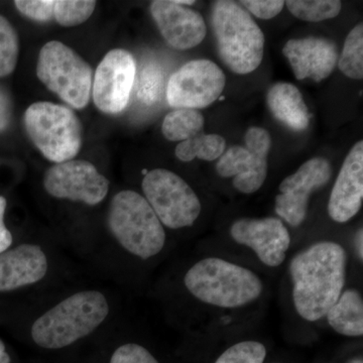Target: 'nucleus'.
<instances>
[{
  "instance_id": "18",
  "label": "nucleus",
  "mask_w": 363,
  "mask_h": 363,
  "mask_svg": "<svg viewBox=\"0 0 363 363\" xmlns=\"http://www.w3.org/2000/svg\"><path fill=\"white\" fill-rule=\"evenodd\" d=\"M47 255L35 245H21L0 253V292L33 285L48 272Z\"/></svg>"
},
{
  "instance_id": "30",
  "label": "nucleus",
  "mask_w": 363,
  "mask_h": 363,
  "mask_svg": "<svg viewBox=\"0 0 363 363\" xmlns=\"http://www.w3.org/2000/svg\"><path fill=\"white\" fill-rule=\"evenodd\" d=\"M111 363H160L147 348L136 343L123 344L112 354Z\"/></svg>"
},
{
  "instance_id": "4",
  "label": "nucleus",
  "mask_w": 363,
  "mask_h": 363,
  "mask_svg": "<svg viewBox=\"0 0 363 363\" xmlns=\"http://www.w3.org/2000/svg\"><path fill=\"white\" fill-rule=\"evenodd\" d=\"M211 23L219 56L233 73L245 75L257 70L264 51V35L252 16L240 4L215 1Z\"/></svg>"
},
{
  "instance_id": "14",
  "label": "nucleus",
  "mask_w": 363,
  "mask_h": 363,
  "mask_svg": "<svg viewBox=\"0 0 363 363\" xmlns=\"http://www.w3.org/2000/svg\"><path fill=\"white\" fill-rule=\"evenodd\" d=\"M230 235L238 245H245L267 267H277L285 262L291 245V235L281 219L241 218L230 227Z\"/></svg>"
},
{
  "instance_id": "37",
  "label": "nucleus",
  "mask_w": 363,
  "mask_h": 363,
  "mask_svg": "<svg viewBox=\"0 0 363 363\" xmlns=\"http://www.w3.org/2000/svg\"><path fill=\"white\" fill-rule=\"evenodd\" d=\"M350 363H362V358H358V359L352 360V362H350Z\"/></svg>"
},
{
  "instance_id": "11",
  "label": "nucleus",
  "mask_w": 363,
  "mask_h": 363,
  "mask_svg": "<svg viewBox=\"0 0 363 363\" xmlns=\"http://www.w3.org/2000/svg\"><path fill=\"white\" fill-rule=\"evenodd\" d=\"M44 187L52 197L93 206L108 194L109 181L91 162L71 160L45 172Z\"/></svg>"
},
{
  "instance_id": "9",
  "label": "nucleus",
  "mask_w": 363,
  "mask_h": 363,
  "mask_svg": "<svg viewBox=\"0 0 363 363\" xmlns=\"http://www.w3.org/2000/svg\"><path fill=\"white\" fill-rule=\"evenodd\" d=\"M272 138L264 128H248L245 147L234 145L222 155L216 171L222 178L233 177V186L238 192L252 194L264 185L267 177V156Z\"/></svg>"
},
{
  "instance_id": "34",
  "label": "nucleus",
  "mask_w": 363,
  "mask_h": 363,
  "mask_svg": "<svg viewBox=\"0 0 363 363\" xmlns=\"http://www.w3.org/2000/svg\"><path fill=\"white\" fill-rule=\"evenodd\" d=\"M355 248L358 257L360 260H363V231L362 228L358 229L357 234H355Z\"/></svg>"
},
{
  "instance_id": "29",
  "label": "nucleus",
  "mask_w": 363,
  "mask_h": 363,
  "mask_svg": "<svg viewBox=\"0 0 363 363\" xmlns=\"http://www.w3.org/2000/svg\"><path fill=\"white\" fill-rule=\"evenodd\" d=\"M55 0H16L14 1L18 11L23 16L39 23L52 20Z\"/></svg>"
},
{
  "instance_id": "38",
  "label": "nucleus",
  "mask_w": 363,
  "mask_h": 363,
  "mask_svg": "<svg viewBox=\"0 0 363 363\" xmlns=\"http://www.w3.org/2000/svg\"><path fill=\"white\" fill-rule=\"evenodd\" d=\"M279 363V362H278Z\"/></svg>"
},
{
  "instance_id": "31",
  "label": "nucleus",
  "mask_w": 363,
  "mask_h": 363,
  "mask_svg": "<svg viewBox=\"0 0 363 363\" xmlns=\"http://www.w3.org/2000/svg\"><path fill=\"white\" fill-rule=\"evenodd\" d=\"M240 4L253 16L262 20L276 18L285 6V1L281 0H242Z\"/></svg>"
},
{
  "instance_id": "33",
  "label": "nucleus",
  "mask_w": 363,
  "mask_h": 363,
  "mask_svg": "<svg viewBox=\"0 0 363 363\" xmlns=\"http://www.w3.org/2000/svg\"><path fill=\"white\" fill-rule=\"evenodd\" d=\"M11 100L6 91L0 88V131L6 130L11 123Z\"/></svg>"
},
{
  "instance_id": "10",
  "label": "nucleus",
  "mask_w": 363,
  "mask_h": 363,
  "mask_svg": "<svg viewBox=\"0 0 363 363\" xmlns=\"http://www.w3.org/2000/svg\"><path fill=\"white\" fill-rule=\"evenodd\" d=\"M225 75L210 60H193L169 79L167 100L174 108L200 109L214 104L225 87Z\"/></svg>"
},
{
  "instance_id": "7",
  "label": "nucleus",
  "mask_w": 363,
  "mask_h": 363,
  "mask_svg": "<svg viewBox=\"0 0 363 363\" xmlns=\"http://www.w3.org/2000/svg\"><path fill=\"white\" fill-rule=\"evenodd\" d=\"M37 76L50 91L72 108L89 104L93 71L89 64L63 43L52 40L40 50Z\"/></svg>"
},
{
  "instance_id": "16",
  "label": "nucleus",
  "mask_w": 363,
  "mask_h": 363,
  "mask_svg": "<svg viewBox=\"0 0 363 363\" xmlns=\"http://www.w3.org/2000/svg\"><path fill=\"white\" fill-rule=\"evenodd\" d=\"M298 80L321 82L328 78L338 61L337 45L326 38L307 37L288 40L283 49Z\"/></svg>"
},
{
  "instance_id": "2",
  "label": "nucleus",
  "mask_w": 363,
  "mask_h": 363,
  "mask_svg": "<svg viewBox=\"0 0 363 363\" xmlns=\"http://www.w3.org/2000/svg\"><path fill=\"white\" fill-rule=\"evenodd\" d=\"M184 284L198 301L221 309L245 307L264 292V283L252 269L219 257L196 262L186 272Z\"/></svg>"
},
{
  "instance_id": "8",
  "label": "nucleus",
  "mask_w": 363,
  "mask_h": 363,
  "mask_svg": "<svg viewBox=\"0 0 363 363\" xmlns=\"http://www.w3.org/2000/svg\"><path fill=\"white\" fill-rule=\"evenodd\" d=\"M142 187L145 200L168 228L192 226L201 213V202L194 190L173 172L164 169L147 172Z\"/></svg>"
},
{
  "instance_id": "15",
  "label": "nucleus",
  "mask_w": 363,
  "mask_h": 363,
  "mask_svg": "<svg viewBox=\"0 0 363 363\" xmlns=\"http://www.w3.org/2000/svg\"><path fill=\"white\" fill-rule=\"evenodd\" d=\"M150 13L164 40L179 51L195 48L206 37V25L201 14L180 6L175 0L152 1Z\"/></svg>"
},
{
  "instance_id": "25",
  "label": "nucleus",
  "mask_w": 363,
  "mask_h": 363,
  "mask_svg": "<svg viewBox=\"0 0 363 363\" xmlns=\"http://www.w3.org/2000/svg\"><path fill=\"white\" fill-rule=\"evenodd\" d=\"M96 1L91 0H55L52 20L62 26H76L92 16Z\"/></svg>"
},
{
  "instance_id": "27",
  "label": "nucleus",
  "mask_w": 363,
  "mask_h": 363,
  "mask_svg": "<svg viewBox=\"0 0 363 363\" xmlns=\"http://www.w3.org/2000/svg\"><path fill=\"white\" fill-rule=\"evenodd\" d=\"M164 74L156 63L147 64L140 73L136 95L145 105H154L159 101L164 89Z\"/></svg>"
},
{
  "instance_id": "28",
  "label": "nucleus",
  "mask_w": 363,
  "mask_h": 363,
  "mask_svg": "<svg viewBox=\"0 0 363 363\" xmlns=\"http://www.w3.org/2000/svg\"><path fill=\"white\" fill-rule=\"evenodd\" d=\"M266 346L255 340H245L227 348L215 363H264Z\"/></svg>"
},
{
  "instance_id": "36",
  "label": "nucleus",
  "mask_w": 363,
  "mask_h": 363,
  "mask_svg": "<svg viewBox=\"0 0 363 363\" xmlns=\"http://www.w3.org/2000/svg\"><path fill=\"white\" fill-rule=\"evenodd\" d=\"M177 4H180V6H191V4H194L195 1L193 0H175Z\"/></svg>"
},
{
  "instance_id": "35",
  "label": "nucleus",
  "mask_w": 363,
  "mask_h": 363,
  "mask_svg": "<svg viewBox=\"0 0 363 363\" xmlns=\"http://www.w3.org/2000/svg\"><path fill=\"white\" fill-rule=\"evenodd\" d=\"M9 362H11V358H9V355L6 353V346H4V343L0 340V363Z\"/></svg>"
},
{
  "instance_id": "23",
  "label": "nucleus",
  "mask_w": 363,
  "mask_h": 363,
  "mask_svg": "<svg viewBox=\"0 0 363 363\" xmlns=\"http://www.w3.org/2000/svg\"><path fill=\"white\" fill-rule=\"evenodd\" d=\"M339 69L344 75L354 80L363 78V25L358 23L348 33L342 54L338 60Z\"/></svg>"
},
{
  "instance_id": "22",
  "label": "nucleus",
  "mask_w": 363,
  "mask_h": 363,
  "mask_svg": "<svg viewBox=\"0 0 363 363\" xmlns=\"http://www.w3.org/2000/svg\"><path fill=\"white\" fill-rule=\"evenodd\" d=\"M226 142L221 135H205L204 133L181 142L176 147V157L182 162H191L195 159L212 162L224 154Z\"/></svg>"
},
{
  "instance_id": "3",
  "label": "nucleus",
  "mask_w": 363,
  "mask_h": 363,
  "mask_svg": "<svg viewBox=\"0 0 363 363\" xmlns=\"http://www.w3.org/2000/svg\"><path fill=\"white\" fill-rule=\"evenodd\" d=\"M109 305L104 294L82 291L66 298L35 320L32 338L45 350H61L84 338L104 323Z\"/></svg>"
},
{
  "instance_id": "19",
  "label": "nucleus",
  "mask_w": 363,
  "mask_h": 363,
  "mask_svg": "<svg viewBox=\"0 0 363 363\" xmlns=\"http://www.w3.org/2000/svg\"><path fill=\"white\" fill-rule=\"evenodd\" d=\"M267 100L269 111L279 123L293 130H307L311 114L295 85L277 83L269 90Z\"/></svg>"
},
{
  "instance_id": "26",
  "label": "nucleus",
  "mask_w": 363,
  "mask_h": 363,
  "mask_svg": "<svg viewBox=\"0 0 363 363\" xmlns=\"http://www.w3.org/2000/svg\"><path fill=\"white\" fill-rule=\"evenodd\" d=\"M20 42L16 30L0 16V78L11 75L18 64Z\"/></svg>"
},
{
  "instance_id": "32",
  "label": "nucleus",
  "mask_w": 363,
  "mask_h": 363,
  "mask_svg": "<svg viewBox=\"0 0 363 363\" xmlns=\"http://www.w3.org/2000/svg\"><path fill=\"white\" fill-rule=\"evenodd\" d=\"M6 198L0 196V253L6 252L13 245V235L4 224V212H6Z\"/></svg>"
},
{
  "instance_id": "21",
  "label": "nucleus",
  "mask_w": 363,
  "mask_h": 363,
  "mask_svg": "<svg viewBox=\"0 0 363 363\" xmlns=\"http://www.w3.org/2000/svg\"><path fill=\"white\" fill-rule=\"evenodd\" d=\"M204 124V116L199 111L175 109L164 117L162 135L171 142H184L202 133Z\"/></svg>"
},
{
  "instance_id": "5",
  "label": "nucleus",
  "mask_w": 363,
  "mask_h": 363,
  "mask_svg": "<svg viewBox=\"0 0 363 363\" xmlns=\"http://www.w3.org/2000/svg\"><path fill=\"white\" fill-rule=\"evenodd\" d=\"M108 225L117 242L140 259L156 257L166 245L164 225L145 198L135 191H121L114 196Z\"/></svg>"
},
{
  "instance_id": "12",
  "label": "nucleus",
  "mask_w": 363,
  "mask_h": 363,
  "mask_svg": "<svg viewBox=\"0 0 363 363\" xmlns=\"http://www.w3.org/2000/svg\"><path fill=\"white\" fill-rule=\"evenodd\" d=\"M135 75V60L130 52L116 49L107 52L93 77L92 97L97 108L108 114L125 109Z\"/></svg>"
},
{
  "instance_id": "20",
  "label": "nucleus",
  "mask_w": 363,
  "mask_h": 363,
  "mask_svg": "<svg viewBox=\"0 0 363 363\" xmlns=\"http://www.w3.org/2000/svg\"><path fill=\"white\" fill-rule=\"evenodd\" d=\"M334 331L348 337L363 335V300L362 294L354 289L343 291L326 316Z\"/></svg>"
},
{
  "instance_id": "13",
  "label": "nucleus",
  "mask_w": 363,
  "mask_h": 363,
  "mask_svg": "<svg viewBox=\"0 0 363 363\" xmlns=\"http://www.w3.org/2000/svg\"><path fill=\"white\" fill-rule=\"evenodd\" d=\"M331 175L330 164L324 157L306 162L281 182L274 211L291 226H300L307 217L312 193L326 185Z\"/></svg>"
},
{
  "instance_id": "6",
  "label": "nucleus",
  "mask_w": 363,
  "mask_h": 363,
  "mask_svg": "<svg viewBox=\"0 0 363 363\" xmlns=\"http://www.w3.org/2000/svg\"><path fill=\"white\" fill-rule=\"evenodd\" d=\"M23 121L28 138L49 161H71L80 152L82 124L70 107L35 102L26 109Z\"/></svg>"
},
{
  "instance_id": "17",
  "label": "nucleus",
  "mask_w": 363,
  "mask_h": 363,
  "mask_svg": "<svg viewBox=\"0 0 363 363\" xmlns=\"http://www.w3.org/2000/svg\"><path fill=\"white\" fill-rule=\"evenodd\" d=\"M363 201V143L353 145L346 157L328 202L332 220L346 223L359 212Z\"/></svg>"
},
{
  "instance_id": "24",
  "label": "nucleus",
  "mask_w": 363,
  "mask_h": 363,
  "mask_svg": "<svg viewBox=\"0 0 363 363\" xmlns=\"http://www.w3.org/2000/svg\"><path fill=\"white\" fill-rule=\"evenodd\" d=\"M285 4L298 20L312 23L336 18L342 7L338 0H289Z\"/></svg>"
},
{
  "instance_id": "1",
  "label": "nucleus",
  "mask_w": 363,
  "mask_h": 363,
  "mask_svg": "<svg viewBox=\"0 0 363 363\" xmlns=\"http://www.w3.org/2000/svg\"><path fill=\"white\" fill-rule=\"evenodd\" d=\"M290 274L296 311L306 321H318L343 292L345 250L334 241L314 243L293 257Z\"/></svg>"
}]
</instances>
